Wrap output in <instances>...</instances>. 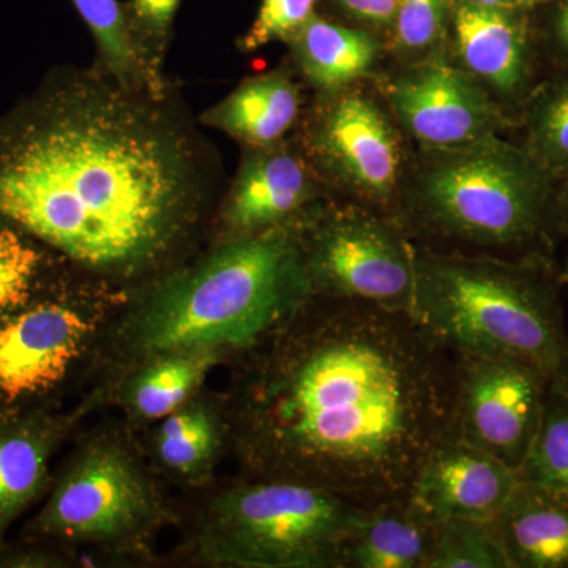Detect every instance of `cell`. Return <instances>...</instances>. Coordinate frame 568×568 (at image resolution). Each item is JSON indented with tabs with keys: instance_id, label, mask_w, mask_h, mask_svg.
Returning <instances> with one entry per match:
<instances>
[{
	"instance_id": "25",
	"label": "cell",
	"mask_w": 568,
	"mask_h": 568,
	"mask_svg": "<svg viewBox=\"0 0 568 568\" xmlns=\"http://www.w3.org/2000/svg\"><path fill=\"white\" fill-rule=\"evenodd\" d=\"M523 148L552 178L568 171V77L545 85L530 100Z\"/></svg>"
},
{
	"instance_id": "16",
	"label": "cell",
	"mask_w": 568,
	"mask_h": 568,
	"mask_svg": "<svg viewBox=\"0 0 568 568\" xmlns=\"http://www.w3.org/2000/svg\"><path fill=\"white\" fill-rule=\"evenodd\" d=\"M298 74L317 92L376 80L388 58L376 33L315 14L286 41Z\"/></svg>"
},
{
	"instance_id": "9",
	"label": "cell",
	"mask_w": 568,
	"mask_h": 568,
	"mask_svg": "<svg viewBox=\"0 0 568 568\" xmlns=\"http://www.w3.org/2000/svg\"><path fill=\"white\" fill-rule=\"evenodd\" d=\"M452 354L455 390L447 432L518 470L540 426L548 377L514 358Z\"/></svg>"
},
{
	"instance_id": "27",
	"label": "cell",
	"mask_w": 568,
	"mask_h": 568,
	"mask_svg": "<svg viewBox=\"0 0 568 568\" xmlns=\"http://www.w3.org/2000/svg\"><path fill=\"white\" fill-rule=\"evenodd\" d=\"M428 568H511L493 521L446 519L437 523Z\"/></svg>"
},
{
	"instance_id": "29",
	"label": "cell",
	"mask_w": 568,
	"mask_h": 568,
	"mask_svg": "<svg viewBox=\"0 0 568 568\" xmlns=\"http://www.w3.org/2000/svg\"><path fill=\"white\" fill-rule=\"evenodd\" d=\"M320 6L321 0H261L256 18L239 47L244 52H253L274 41L286 43L317 14Z\"/></svg>"
},
{
	"instance_id": "15",
	"label": "cell",
	"mask_w": 568,
	"mask_h": 568,
	"mask_svg": "<svg viewBox=\"0 0 568 568\" xmlns=\"http://www.w3.org/2000/svg\"><path fill=\"white\" fill-rule=\"evenodd\" d=\"M446 54L500 106L528 89L532 54L525 22L515 9L452 0Z\"/></svg>"
},
{
	"instance_id": "1",
	"label": "cell",
	"mask_w": 568,
	"mask_h": 568,
	"mask_svg": "<svg viewBox=\"0 0 568 568\" xmlns=\"http://www.w3.org/2000/svg\"><path fill=\"white\" fill-rule=\"evenodd\" d=\"M324 302L275 328L250 396V455L267 478L364 503L407 496L450 420L454 354L409 313Z\"/></svg>"
},
{
	"instance_id": "21",
	"label": "cell",
	"mask_w": 568,
	"mask_h": 568,
	"mask_svg": "<svg viewBox=\"0 0 568 568\" xmlns=\"http://www.w3.org/2000/svg\"><path fill=\"white\" fill-rule=\"evenodd\" d=\"M91 29L99 50L100 73L129 91L155 100L166 97L164 74L155 70L134 36L126 6L119 0H71Z\"/></svg>"
},
{
	"instance_id": "12",
	"label": "cell",
	"mask_w": 568,
	"mask_h": 568,
	"mask_svg": "<svg viewBox=\"0 0 568 568\" xmlns=\"http://www.w3.org/2000/svg\"><path fill=\"white\" fill-rule=\"evenodd\" d=\"M89 323L69 302L37 295L0 320V416L28 413L69 375Z\"/></svg>"
},
{
	"instance_id": "6",
	"label": "cell",
	"mask_w": 568,
	"mask_h": 568,
	"mask_svg": "<svg viewBox=\"0 0 568 568\" xmlns=\"http://www.w3.org/2000/svg\"><path fill=\"white\" fill-rule=\"evenodd\" d=\"M373 503L265 478L215 500L205 548L216 562L253 568H342L351 529Z\"/></svg>"
},
{
	"instance_id": "31",
	"label": "cell",
	"mask_w": 568,
	"mask_h": 568,
	"mask_svg": "<svg viewBox=\"0 0 568 568\" xmlns=\"http://www.w3.org/2000/svg\"><path fill=\"white\" fill-rule=\"evenodd\" d=\"M334 10V20L376 33L386 44L399 0H321Z\"/></svg>"
},
{
	"instance_id": "26",
	"label": "cell",
	"mask_w": 568,
	"mask_h": 568,
	"mask_svg": "<svg viewBox=\"0 0 568 568\" xmlns=\"http://www.w3.org/2000/svg\"><path fill=\"white\" fill-rule=\"evenodd\" d=\"M44 245L0 220V320L31 304L40 294Z\"/></svg>"
},
{
	"instance_id": "19",
	"label": "cell",
	"mask_w": 568,
	"mask_h": 568,
	"mask_svg": "<svg viewBox=\"0 0 568 568\" xmlns=\"http://www.w3.org/2000/svg\"><path fill=\"white\" fill-rule=\"evenodd\" d=\"M301 115V88L290 70L276 69L242 82L201 121L248 149H260L283 142Z\"/></svg>"
},
{
	"instance_id": "7",
	"label": "cell",
	"mask_w": 568,
	"mask_h": 568,
	"mask_svg": "<svg viewBox=\"0 0 568 568\" xmlns=\"http://www.w3.org/2000/svg\"><path fill=\"white\" fill-rule=\"evenodd\" d=\"M298 125V149L332 196L395 220L413 152L376 80L317 92Z\"/></svg>"
},
{
	"instance_id": "30",
	"label": "cell",
	"mask_w": 568,
	"mask_h": 568,
	"mask_svg": "<svg viewBox=\"0 0 568 568\" xmlns=\"http://www.w3.org/2000/svg\"><path fill=\"white\" fill-rule=\"evenodd\" d=\"M182 0H130L125 3L134 36L160 73H163L164 54Z\"/></svg>"
},
{
	"instance_id": "11",
	"label": "cell",
	"mask_w": 568,
	"mask_h": 568,
	"mask_svg": "<svg viewBox=\"0 0 568 568\" xmlns=\"http://www.w3.org/2000/svg\"><path fill=\"white\" fill-rule=\"evenodd\" d=\"M151 496L132 459L114 447L82 454L52 489L33 521L54 540H103L129 532L151 510Z\"/></svg>"
},
{
	"instance_id": "22",
	"label": "cell",
	"mask_w": 568,
	"mask_h": 568,
	"mask_svg": "<svg viewBox=\"0 0 568 568\" xmlns=\"http://www.w3.org/2000/svg\"><path fill=\"white\" fill-rule=\"evenodd\" d=\"M215 347H193L163 354L132 388V403L141 416L168 417L183 405L219 361Z\"/></svg>"
},
{
	"instance_id": "35",
	"label": "cell",
	"mask_w": 568,
	"mask_h": 568,
	"mask_svg": "<svg viewBox=\"0 0 568 568\" xmlns=\"http://www.w3.org/2000/svg\"><path fill=\"white\" fill-rule=\"evenodd\" d=\"M541 2H547V0H517L518 7H532Z\"/></svg>"
},
{
	"instance_id": "28",
	"label": "cell",
	"mask_w": 568,
	"mask_h": 568,
	"mask_svg": "<svg viewBox=\"0 0 568 568\" xmlns=\"http://www.w3.org/2000/svg\"><path fill=\"white\" fill-rule=\"evenodd\" d=\"M219 444V429L211 414L201 407L175 410L159 433V454L164 465L179 473L201 469Z\"/></svg>"
},
{
	"instance_id": "17",
	"label": "cell",
	"mask_w": 568,
	"mask_h": 568,
	"mask_svg": "<svg viewBox=\"0 0 568 568\" xmlns=\"http://www.w3.org/2000/svg\"><path fill=\"white\" fill-rule=\"evenodd\" d=\"M437 523L407 496L373 503L346 538L342 568H428Z\"/></svg>"
},
{
	"instance_id": "36",
	"label": "cell",
	"mask_w": 568,
	"mask_h": 568,
	"mask_svg": "<svg viewBox=\"0 0 568 568\" xmlns=\"http://www.w3.org/2000/svg\"><path fill=\"white\" fill-rule=\"evenodd\" d=\"M562 282L568 283V265H567V271H566V272H564V275H562Z\"/></svg>"
},
{
	"instance_id": "4",
	"label": "cell",
	"mask_w": 568,
	"mask_h": 568,
	"mask_svg": "<svg viewBox=\"0 0 568 568\" xmlns=\"http://www.w3.org/2000/svg\"><path fill=\"white\" fill-rule=\"evenodd\" d=\"M556 179L503 136L410 153L395 220L416 244L489 253L547 245Z\"/></svg>"
},
{
	"instance_id": "2",
	"label": "cell",
	"mask_w": 568,
	"mask_h": 568,
	"mask_svg": "<svg viewBox=\"0 0 568 568\" xmlns=\"http://www.w3.org/2000/svg\"><path fill=\"white\" fill-rule=\"evenodd\" d=\"M162 104L100 71L44 81L0 118V220L99 271L159 260L201 193L193 141Z\"/></svg>"
},
{
	"instance_id": "18",
	"label": "cell",
	"mask_w": 568,
	"mask_h": 568,
	"mask_svg": "<svg viewBox=\"0 0 568 568\" xmlns=\"http://www.w3.org/2000/svg\"><path fill=\"white\" fill-rule=\"evenodd\" d=\"M63 433L61 418L47 410L0 416V549L10 526L48 485V465Z\"/></svg>"
},
{
	"instance_id": "23",
	"label": "cell",
	"mask_w": 568,
	"mask_h": 568,
	"mask_svg": "<svg viewBox=\"0 0 568 568\" xmlns=\"http://www.w3.org/2000/svg\"><path fill=\"white\" fill-rule=\"evenodd\" d=\"M518 478L568 506V388L549 384L540 426Z\"/></svg>"
},
{
	"instance_id": "8",
	"label": "cell",
	"mask_w": 568,
	"mask_h": 568,
	"mask_svg": "<svg viewBox=\"0 0 568 568\" xmlns=\"http://www.w3.org/2000/svg\"><path fill=\"white\" fill-rule=\"evenodd\" d=\"M313 297L413 310L416 242L390 216L328 197L297 222Z\"/></svg>"
},
{
	"instance_id": "14",
	"label": "cell",
	"mask_w": 568,
	"mask_h": 568,
	"mask_svg": "<svg viewBox=\"0 0 568 568\" xmlns=\"http://www.w3.org/2000/svg\"><path fill=\"white\" fill-rule=\"evenodd\" d=\"M518 484V470L446 429L418 467L407 497L436 521H493Z\"/></svg>"
},
{
	"instance_id": "20",
	"label": "cell",
	"mask_w": 568,
	"mask_h": 568,
	"mask_svg": "<svg viewBox=\"0 0 568 568\" xmlns=\"http://www.w3.org/2000/svg\"><path fill=\"white\" fill-rule=\"evenodd\" d=\"M511 568H568V506L519 481L495 519Z\"/></svg>"
},
{
	"instance_id": "13",
	"label": "cell",
	"mask_w": 568,
	"mask_h": 568,
	"mask_svg": "<svg viewBox=\"0 0 568 568\" xmlns=\"http://www.w3.org/2000/svg\"><path fill=\"white\" fill-rule=\"evenodd\" d=\"M332 193L297 144L248 149L223 205V222L239 235L297 223Z\"/></svg>"
},
{
	"instance_id": "33",
	"label": "cell",
	"mask_w": 568,
	"mask_h": 568,
	"mask_svg": "<svg viewBox=\"0 0 568 568\" xmlns=\"http://www.w3.org/2000/svg\"><path fill=\"white\" fill-rule=\"evenodd\" d=\"M559 186H556V213H558L559 230L568 233V171L560 175Z\"/></svg>"
},
{
	"instance_id": "10",
	"label": "cell",
	"mask_w": 568,
	"mask_h": 568,
	"mask_svg": "<svg viewBox=\"0 0 568 568\" xmlns=\"http://www.w3.org/2000/svg\"><path fill=\"white\" fill-rule=\"evenodd\" d=\"M376 82L418 149L476 144L500 136L510 125L491 93L447 54L384 70Z\"/></svg>"
},
{
	"instance_id": "24",
	"label": "cell",
	"mask_w": 568,
	"mask_h": 568,
	"mask_svg": "<svg viewBox=\"0 0 568 568\" xmlns=\"http://www.w3.org/2000/svg\"><path fill=\"white\" fill-rule=\"evenodd\" d=\"M452 0H399L388 37V58L409 65L446 54Z\"/></svg>"
},
{
	"instance_id": "32",
	"label": "cell",
	"mask_w": 568,
	"mask_h": 568,
	"mask_svg": "<svg viewBox=\"0 0 568 568\" xmlns=\"http://www.w3.org/2000/svg\"><path fill=\"white\" fill-rule=\"evenodd\" d=\"M552 36L560 50L568 54V0L562 2L552 21Z\"/></svg>"
},
{
	"instance_id": "5",
	"label": "cell",
	"mask_w": 568,
	"mask_h": 568,
	"mask_svg": "<svg viewBox=\"0 0 568 568\" xmlns=\"http://www.w3.org/2000/svg\"><path fill=\"white\" fill-rule=\"evenodd\" d=\"M313 297L297 223L239 235L163 286L142 313L151 354L263 342Z\"/></svg>"
},
{
	"instance_id": "3",
	"label": "cell",
	"mask_w": 568,
	"mask_h": 568,
	"mask_svg": "<svg viewBox=\"0 0 568 568\" xmlns=\"http://www.w3.org/2000/svg\"><path fill=\"white\" fill-rule=\"evenodd\" d=\"M410 316L450 353L525 362L568 388V332L558 283L538 254L489 253L416 244Z\"/></svg>"
},
{
	"instance_id": "34",
	"label": "cell",
	"mask_w": 568,
	"mask_h": 568,
	"mask_svg": "<svg viewBox=\"0 0 568 568\" xmlns=\"http://www.w3.org/2000/svg\"><path fill=\"white\" fill-rule=\"evenodd\" d=\"M480 7H493V9H515L518 7L517 0H467Z\"/></svg>"
}]
</instances>
